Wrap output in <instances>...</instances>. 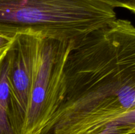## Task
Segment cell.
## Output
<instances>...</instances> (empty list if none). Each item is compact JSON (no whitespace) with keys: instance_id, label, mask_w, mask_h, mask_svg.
<instances>
[{"instance_id":"obj_4","label":"cell","mask_w":135,"mask_h":134,"mask_svg":"<svg viewBox=\"0 0 135 134\" xmlns=\"http://www.w3.org/2000/svg\"><path fill=\"white\" fill-rule=\"evenodd\" d=\"M40 36L17 34L11 43L9 70L12 114L16 129L22 134L28 109L36 56Z\"/></svg>"},{"instance_id":"obj_8","label":"cell","mask_w":135,"mask_h":134,"mask_svg":"<svg viewBox=\"0 0 135 134\" xmlns=\"http://www.w3.org/2000/svg\"><path fill=\"white\" fill-rule=\"evenodd\" d=\"M129 133L131 132L125 129L114 123H111L97 134H128Z\"/></svg>"},{"instance_id":"obj_5","label":"cell","mask_w":135,"mask_h":134,"mask_svg":"<svg viewBox=\"0 0 135 134\" xmlns=\"http://www.w3.org/2000/svg\"><path fill=\"white\" fill-rule=\"evenodd\" d=\"M12 56L11 45L0 53V134H19L12 114L9 70Z\"/></svg>"},{"instance_id":"obj_9","label":"cell","mask_w":135,"mask_h":134,"mask_svg":"<svg viewBox=\"0 0 135 134\" xmlns=\"http://www.w3.org/2000/svg\"><path fill=\"white\" fill-rule=\"evenodd\" d=\"M13 38L0 34V53L5 51L11 45Z\"/></svg>"},{"instance_id":"obj_10","label":"cell","mask_w":135,"mask_h":134,"mask_svg":"<svg viewBox=\"0 0 135 134\" xmlns=\"http://www.w3.org/2000/svg\"><path fill=\"white\" fill-rule=\"evenodd\" d=\"M128 134H135V131H133V132H131Z\"/></svg>"},{"instance_id":"obj_2","label":"cell","mask_w":135,"mask_h":134,"mask_svg":"<svg viewBox=\"0 0 135 134\" xmlns=\"http://www.w3.org/2000/svg\"><path fill=\"white\" fill-rule=\"evenodd\" d=\"M117 18L100 0H0V34H28L77 43Z\"/></svg>"},{"instance_id":"obj_7","label":"cell","mask_w":135,"mask_h":134,"mask_svg":"<svg viewBox=\"0 0 135 134\" xmlns=\"http://www.w3.org/2000/svg\"><path fill=\"white\" fill-rule=\"evenodd\" d=\"M113 7L125 8L135 13V0H100Z\"/></svg>"},{"instance_id":"obj_1","label":"cell","mask_w":135,"mask_h":134,"mask_svg":"<svg viewBox=\"0 0 135 134\" xmlns=\"http://www.w3.org/2000/svg\"><path fill=\"white\" fill-rule=\"evenodd\" d=\"M53 134H97L135 109V26L116 18L78 42L65 68Z\"/></svg>"},{"instance_id":"obj_3","label":"cell","mask_w":135,"mask_h":134,"mask_svg":"<svg viewBox=\"0 0 135 134\" xmlns=\"http://www.w3.org/2000/svg\"><path fill=\"white\" fill-rule=\"evenodd\" d=\"M76 43L40 37L22 134L49 132L65 94V68Z\"/></svg>"},{"instance_id":"obj_6","label":"cell","mask_w":135,"mask_h":134,"mask_svg":"<svg viewBox=\"0 0 135 134\" xmlns=\"http://www.w3.org/2000/svg\"><path fill=\"white\" fill-rule=\"evenodd\" d=\"M113 123L130 132L135 131V109L121 116L113 122Z\"/></svg>"}]
</instances>
